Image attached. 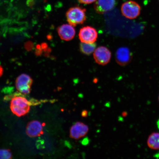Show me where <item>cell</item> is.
<instances>
[{"instance_id":"cell-1","label":"cell","mask_w":159,"mask_h":159,"mask_svg":"<svg viewBox=\"0 0 159 159\" xmlns=\"http://www.w3.org/2000/svg\"><path fill=\"white\" fill-rule=\"evenodd\" d=\"M15 95L12 98L10 104L11 112L18 117H21L26 115L29 112L30 106L32 103L22 95Z\"/></svg>"},{"instance_id":"cell-2","label":"cell","mask_w":159,"mask_h":159,"mask_svg":"<svg viewBox=\"0 0 159 159\" xmlns=\"http://www.w3.org/2000/svg\"><path fill=\"white\" fill-rule=\"evenodd\" d=\"M66 15L69 25L75 27L84 22L86 19V9L79 7H71Z\"/></svg>"},{"instance_id":"cell-3","label":"cell","mask_w":159,"mask_h":159,"mask_svg":"<svg viewBox=\"0 0 159 159\" xmlns=\"http://www.w3.org/2000/svg\"><path fill=\"white\" fill-rule=\"evenodd\" d=\"M141 7L136 2L130 1L123 3L121 7V13L126 18L134 19L140 15Z\"/></svg>"},{"instance_id":"cell-4","label":"cell","mask_w":159,"mask_h":159,"mask_svg":"<svg viewBox=\"0 0 159 159\" xmlns=\"http://www.w3.org/2000/svg\"><path fill=\"white\" fill-rule=\"evenodd\" d=\"M33 80L29 75L22 74L17 77L16 81L17 90L22 94H28L30 92Z\"/></svg>"},{"instance_id":"cell-5","label":"cell","mask_w":159,"mask_h":159,"mask_svg":"<svg viewBox=\"0 0 159 159\" xmlns=\"http://www.w3.org/2000/svg\"><path fill=\"white\" fill-rule=\"evenodd\" d=\"M79 36L81 42L93 43L97 40L98 33L94 28L88 26L80 29Z\"/></svg>"},{"instance_id":"cell-6","label":"cell","mask_w":159,"mask_h":159,"mask_svg":"<svg viewBox=\"0 0 159 159\" xmlns=\"http://www.w3.org/2000/svg\"><path fill=\"white\" fill-rule=\"evenodd\" d=\"M93 56L97 63L101 65H105L110 61L111 53L107 47H100L95 50Z\"/></svg>"},{"instance_id":"cell-7","label":"cell","mask_w":159,"mask_h":159,"mask_svg":"<svg viewBox=\"0 0 159 159\" xmlns=\"http://www.w3.org/2000/svg\"><path fill=\"white\" fill-rule=\"evenodd\" d=\"M89 130L87 125L82 122H77L71 127L70 136L71 138L78 140L85 136Z\"/></svg>"},{"instance_id":"cell-8","label":"cell","mask_w":159,"mask_h":159,"mask_svg":"<svg viewBox=\"0 0 159 159\" xmlns=\"http://www.w3.org/2000/svg\"><path fill=\"white\" fill-rule=\"evenodd\" d=\"M132 55L130 50L127 47H121L117 51L116 60L119 65L125 66L128 65L132 59Z\"/></svg>"},{"instance_id":"cell-9","label":"cell","mask_w":159,"mask_h":159,"mask_svg":"<svg viewBox=\"0 0 159 159\" xmlns=\"http://www.w3.org/2000/svg\"><path fill=\"white\" fill-rule=\"evenodd\" d=\"M43 126V124L39 121H32L27 125L26 134L31 138L40 136L44 134Z\"/></svg>"},{"instance_id":"cell-10","label":"cell","mask_w":159,"mask_h":159,"mask_svg":"<svg viewBox=\"0 0 159 159\" xmlns=\"http://www.w3.org/2000/svg\"><path fill=\"white\" fill-rule=\"evenodd\" d=\"M115 0H97L94 8L95 11L99 14L110 11L115 7Z\"/></svg>"},{"instance_id":"cell-11","label":"cell","mask_w":159,"mask_h":159,"mask_svg":"<svg viewBox=\"0 0 159 159\" xmlns=\"http://www.w3.org/2000/svg\"><path fill=\"white\" fill-rule=\"evenodd\" d=\"M57 31L60 38L65 41L71 40L75 35V30L70 25H63L57 28Z\"/></svg>"},{"instance_id":"cell-12","label":"cell","mask_w":159,"mask_h":159,"mask_svg":"<svg viewBox=\"0 0 159 159\" xmlns=\"http://www.w3.org/2000/svg\"><path fill=\"white\" fill-rule=\"evenodd\" d=\"M148 145L149 148L154 150H159V133L154 132L148 139Z\"/></svg>"},{"instance_id":"cell-13","label":"cell","mask_w":159,"mask_h":159,"mask_svg":"<svg viewBox=\"0 0 159 159\" xmlns=\"http://www.w3.org/2000/svg\"><path fill=\"white\" fill-rule=\"evenodd\" d=\"M96 43H86L81 42L80 45V49L85 55H89L95 51L96 47Z\"/></svg>"},{"instance_id":"cell-14","label":"cell","mask_w":159,"mask_h":159,"mask_svg":"<svg viewBox=\"0 0 159 159\" xmlns=\"http://www.w3.org/2000/svg\"><path fill=\"white\" fill-rule=\"evenodd\" d=\"M11 153L9 150H7V149L0 150V159H11Z\"/></svg>"},{"instance_id":"cell-15","label":"cell","mask_w":159,"mask_h":159,"mask_svg":"<svg viewBox=\"0 0 159 159\" xmlns=\"http://www.w3.org/2000/svg\"><path fill=\"white\" fill-rule=\"evenodd\" d=\"M79 3L84 4H89L97 1V0H78Z\"/></svg>"},{"instance_id":"cell-16","label":"cell","mask_w":159,"mask_h":159,"mask_svg":"<svg viewBox=\"0 0 159 159\" xmlns=\"http://www.w3.org/2000/svg\"><path fill=\"white\" fill-rule=\"evenodd\" d=\"M89 138H86L83 139L82 142H81V143H82L83 145L85 146V145L88 144L89 143Z\"/></svg>"},{"instance_id":"cell-17","label":"cell","mask_w":159,"mask_h":159,"mask_svg":"<svg viewBox=\"0 0 159 159\" xmlns=\"http://www.w3.org/2000/svg\"><path fill=\"white\" fill-rule=\"evenodd\" d=\"M81 116L83 118H86L88 116V112L86 110H84L82 112H81Z\"/></svg>"},{"instance_id":"cell-18","label":"cell","mask_w":159,"mask_h":159,"mask_svg":"<svg viewBox=\"0 0 159 159\" xmlns=\"http://www.w3.org/2000/svg\"><path fill=\"white\" fill-rule=\"evenodd\" d=\"M3 69L2 68L1 66H0V77L3 74Z\"/></svg>"},{"instance_id":"cell-19","label":"cell","mask_w":159,"mask_h":159,"mask_svg":"<svg viewBox=\"0 0 159 159\" xmlns=\"http://www.w3.org/2000/svg\"><path fill=\"white\" fill-rule=\"evenodd\" d=\"M157 125L158 128L159 129V119H158L157 122Z\"/></svg>"},{"instance_id":"cell-20","label":"cell","mask_w":159,"mask_h":159,"mask_svg":"<svg viewBox=\"0 0 159 159\" xmlns=\"http://www.w3.org/2000/svg\"><path fill=\"white\" fill-rule=\"evenodd\" d=\"M158 99H159V95Z\"/></svg>"}]
</instances>
